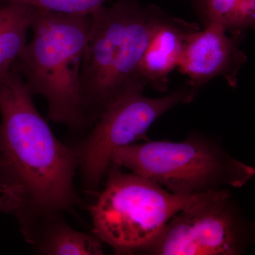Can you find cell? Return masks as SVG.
<instances>
[{
  "label": "cell",
  "mask_w": 255,
  "mask_h": 255,
  "mask_svg": "<svg viewBox=\"0 0 255 255\" xmlns=\"http://www.w3.org/2000/svg\"><path fill=\"white\" fill-rule=\"evenodd\" d=\"M255 223L248 222L228 189L209 193L174 215L146 254L236 255L254 241Z\"/></svg>",
  "instance_id": "obj_7"
},
{
  "label": "cell",
  "mask_w": 255,
  "mask_h": 255,
  "mask_svg": "<svg viewBox=\"0 0 255 255\" xmlns=\"http://www.w3.org/2000/svg\"><path fill=\"white\" fill-rule=\"evenodd\" d=\"M63 214H54L42 221L31 246L46 255H104L102 242L95 235L82 233L70 227Z\"/></svg>",
  "instance_id": "obj_10"
},
{
  "label": "cell",
  "mask_w": 255,
  "mask_h": 255,
  "mask_svg": "<svg viewBox=\"0 0 255 255\" xmlns=\"http://www.w3.org/2000/svg\"><path fill=\"white\" fill-rule=\"evenodd\" d=\"M92 16H73L33 7L31 40L14 68L32 95L48 103V117L73 130H86L81 68Z\"/></svg>",
  "instance_id": "obj_3"
},
{
  "label": "cell",
  "mask_w": 255,
  "mask_h": 255,
  "mask_svg": "<svg viewBox=\"0 0 255 255\" xmlns=\"http://www.w3.org/2000/svg\"><path fill=\"white\" fill-rule=\"evenodd\" d=\"M226 32L223 26L213 23L187 36L178 67L188 76L192 88H199L218 76H224L231 86H236L238 71L247 58L239 50L238 39L230 38Z\"/></svg>",
  "instance_id": "obj_8"
},
{
  "label": "cell",
  "mask_w": 255,
  "mask_h": 255,
  "mask_svg": "<svg viewBox=\"0 0 255 255\" xmlns=\"http://www.w3.org/2000/svg\"><path fill=\"white\" fill-rule=\"evenodd\" d=\"M32 96L15 68L0 82V211L28 244L42 221L82 203L78 152L57 138Z\"/></svg>",
  "instance_id": "obj_1"
},
{
  "label": "cell",
  "mask_w": 255,
  "mask_h": 255,
  "mask_svg": "<svg viewBox=\"0 0 255 255\" xmlns=\"http://www.w3.org/2000/svg\"><path fill=\"white\" fill-rule=\"evenodd\" d=\"M197 28L165 14L152 32L139 65V78L146 86L166 91L168 76L178 67L189 33Z\"/></svg>",
  "instance_id": "obj_9"
},
{
  "label": "cell",
  "mask_w": 255,
  "mask_h": 255,
  "mask_svg": "<svg viewBox=\"0 0 255 255\" xmlns=\"http://www.w3.org/2000/svg\"><path fill=\"white\" fill-rule=\"evenodd\" d=\"M144 87L137 84L119 96L75 146L82 184L87 190H97L116 151L145 138L147 130L161 116L177 105L192 102L195 97V90L189 86L161 98H150L142 94Z\"/></svg>",
  "instance_id": "obj_6"
},
{
  "label": "cell",
  "mask_w": 255,
  "mask_h": 255,
  "mask_svg": "<svg viewBox=\"0 0 255 255\" xmlns=\"http://www.w3.org/2000/svg\"><path fill=\"white\" fill-rule=\"evenodd\" d=\"M33 7L7 4L0 7V82L9 76L27 43Z\"/></svg>",
  "instance_id": "obj_11"
},
{
  "label": "cell",
  "mask_w": 255,
  "mask_h": 255,
  "mask_svg": "<svg viewBox=\"0 0 255 255\" xmlns=\"http://www.w3.org/2000/svg\"><path fill=\"white\" fill-rule=\"evenodd\" d=\"M207 25L240 33L255 28V0H187Z\"/></svg>",
  "instance_id": "obj_12"
},
{
  "label": "cell",
  "mask_w": 255,
  "mask_h": 255,
  "mask_svg": "<svg viewBox=\"0 0 255 255\" xmlns=\"http://www.w3.org/2000/svg\"><path fill=\"white\" fill-rule=\"evenodd\" d=\"M4 4H24L31 7L73 16H91L105 6L107 0H2Z\"/></svg>",
  "instance_id": "obj_13"
},
{
  "label": "cell",
  "mask_w": 255,
  "mask_h": 255,
  "mask_svg": "<svg viewBox=\"0 0 255 255\" xmlns=\"http://www.w3.org/2000/svg\"><path fill=\"white\" fill-rule=\"evenodd\" d=\"M106 175L105 189L89 210L93 234L117 254L145 253L174 215L206 195L173 194L112 164Z\"/></svg>",
  "instance_id": "obj_5"
},
{
  "label": "cell",
  "mask_w": 255,
  "mask_h": 255,
  "mask_svg": "<svg viewBox=\"0 0 255 255\" xmlns=\"http://www.w3.org/2000/svg\"><path fill=\"white\" fill-rule=\"evenodd\" d=\"M112 164L182 196L242 187L255 176V168L233 158L215 140L199 135L183 142H135L116 151Z\"/></svg>",
  "instance_id": "obj_4"
},
{
  "label": "cell",
  "mask_w": 255,
  "mask_h": 255,
  "mask_svg": "<svg viewBox=\"0 0 255 255\" xmlns=\"http://www.w3.org/2000/svg\"><path fill=\"white\" fill-rule=\"evenodd\" d=\"M164 13L137 0H118L92 16L82 58L84 116L90 128L101 114L129 88L142 84L139 65L152 32Z\"/></svg>",
  "instance_id": "obj_2"
}]
</instances>
